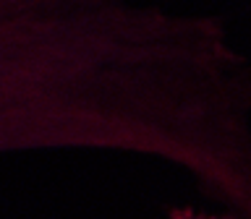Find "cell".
I'll return each mask as SVG.
<instances>
[{
    "label": "cell",
    "mask_w": 251,
    "mask_h": 219,
    "mask_svg": "<svg viewBox=\"0 0 251 219\" xmlns=\"http://www.w3.org/2000/svg\"><path fill=\"white\" fill-rule=\"evenodd\" d=\"M168 219H241L230 214V211L220 209V206H209V209H201V206H173L168 211Z\"/></svg>",
    "instance_id": "1"
}]
</instances>
